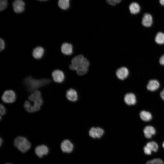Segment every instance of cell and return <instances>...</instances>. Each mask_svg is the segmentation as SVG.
Segmentation results:
<instances>
[{"instance_id": "1", "label": "cell", "mask_w": 164, "mask_h": 164, "mask_svg": "<svg viewBox=\"0 0 164 164\" xmlns=\"http://www.w3.org/2000/svg\"><path fill=\"white\" fill-rule=\"evenodd\" d=\"M89 66L87 59L83 55L79 54L72 59L69 67L70 70L75 71L78 75L82 76L87 73Z\"/></svg>"}, {"instance_id": "2", "label": "cell", "mask_w": 164, "mask_h": 164, "mask_svg": "<svg viewBox=\"0 0 164 164\" xmlns=\"http://www.w3.org/2000/svg\"><path fill=\"white\" fill-rule=\"evenodd\" d=\"M51 82L50 79H35L32 77L29 76L25 78L24 80V84L28 91L33 92L37 89L45 86Z\"/></svg>"}, {"instance_id": "3", "label": "cell", "mask_w": 164, "mask_h": 164, "mask_svg": "<svg viewBox=\"0 0 164 164\" xmlns=\"http://www.w3.org/2000/svg\"><path fill=\"white\" fill-rule=\"evenodd\" d=\"M14 144L15 147L23 153L26 152L31 146V143L26 138L22 136L16 137L14 140Z\"/></svg>"}, {"instance_id": "4", "label": "cell", "mask_w": 164, "mask_h": 164, "mask_svg": "<svg viewBox=\"0 0 164 164\" xmlns=\"http://www.w3.org/2000/svg\"><path fill=\"white\" fill-rule=\"evenodd\" d=\"M16 99V95L15 92L11 90L5 91L2 97V101L6 103H12Z\"/></svg>"}, {"instance_id": "5", "label": "cell", "mask_w": 164, "mask_h": 164, "mask_svg": "<svg viewBox=\"0 0 164 164\" xmlns=\"http://www.w3.org/2000/svg\"><path fill=\"white\" fill-rule=\"evenodd\" d=\"M12 5L13 11L16 13H22L25 10V4L22 0H14Z\"/></svg>"}, {"instance_id": "6", "label": "cell", "mask_w": 164, "mask_h": 164, "mask_svg": "<svg viewBox=\"0 0 164 164\" xmlns=\"http://www.w3.org/2000/svg\"><path fill=\"white\" fill-rule=\"evenodd\" d=\"M52 76L53 80L57 83H61L65 79L63 72L60 70H56L53 71Z\"/></svg>"}, {"instance_id": "7", "label": "cell", "mask_w": 164, "mask_h": 164, "mask_svg": "<svg viewBox=\"0 0 164 164\" xmlns=\"http://www.w3.org/2000/svg\"><path fill=\"white\" fill-rule=\"evenodd\" d=\"M104 133V131L102 128L99 127H92L89 132L90 136L93 138H100Z\"/></svg>"}, {"instance_id": "8", "label": "cell", "mask_w": 164, "mask_h": 164, "mask_svg": "<svg viewBox=\"0 0 164 164\" xmlns=\"http://www.w3.org/2000/svg\"><path fill=\"white\" fill-rule=\"evenodd\" d=\"M60 147L63 152L70 153L72 151L73 146V144L69 140L65 139L61 142Z\"/></svg>"}, {"instance_id": "9", "label": "cell", "mask_w": 164, "mask_h": 164, "mask_svg": "<svg viewBox=\"0 0 164 164\" xmlns=\"http://www.w3.org/2000/svg\"><path fill=\"white\" fill-rule=\"evenodd\" d=\"M35 153L39 158H41L44 155H47L49 151V149L45 145H39L35 148Z\"/></svg>"}, {"instance_id": "10", "label": "cell", "mask_w": 164, "mask_h": 164, "mask_svg": "<svg viewBox=\"0 0 164 164\" xmlns=\"http://www.w3.org/2000/svg\"><path fill=\"white\" fill-rule=\"evenodd\" d=\"M129 70L126 67H122L118 68L116 72L117 77L121 80L125 79L129 75Z\"/></svg>"}, {"instance_id": "11", "label": "cell", "mask_w": 164, "mask_h": 164, "mask_svg": "<svg viewBox=\"0 0 164 164\" xmlns=\"http://www.w3.org/2000/svg\"><path fill=\"white\" fill-rule=\"evenodd\" d=\"M61 50L62 53L65 55H71L73 53V45L68 43H64L61 45Z\"/></svg>"}, {"instance_id": "12", "label": "cell", "mask_w": 164, "mask_h": 164, "mask_svg": "<svg viewBox=\"0 0 164 164\" xmlns=\"http://www.w3.org/2000/svg\"><path fill=\"white\" fill-rule=\"evenodd\" d=\"M153 17L152 15L148 13H145L142 19V25L146 27H150L153 23Z\"/></svg>"}, {"instance_id": "13", "label": "cell", "mask_w": 164, "mask_h": 164, "mask_svg": "<svg viewBox=\"0 0 164 164\" xmlns=\"http://www.w3.org/2000/svg\"><path fill=\"white\" fill-rule=\"evenodd\" d=\"M125 103L128 105H133L136 102L135 95L132 93H128L126 94L124 97Z\"/></svg>"}, {"instance_id": "14", "label": "cell", "mask_w": 164, "mask_h": 164, "mask_svg": "<svg viewBox=\"0 0 164 164\" xmlns=\"http://www.w3.org/2000/svg\"><path fill=\"white\" fill-rule=\"evenodd\" d=\"M129 9L131 14L136 15L138 14L140 12L141 7L138 3L134 2H132L129 5Z\"/></svg>"}, {"instance_id": "15", "label": "cell", "mask_w": 164, "mask_h": 164, "mask_svg": "<svg viewBox=\"0 0 164 164\" xmlns=\"http://www.w3.org/2000/svg\"><path fill=\"white\" fill-rule=\"evenodd\" d=\"M66 97L70 101H76L78 99V95L76 91L72 88L68 90L66 93Z\"/></svg>"}, {"instance_id": "16", "label": "cell", "mask_w": 164, "mask_h": 164, "mask_svg": "<svg viewBox=\"0 0 164 164\" xmlns=\"http://www.w3.org/2000/svg\"><path fill=\"white\" fill-rule=\"evenodd\" d=\"M143 132L145 138H150L152 135L155 134L156 130L153 126L147 125L144 128Z\"/></svg>"}, {"instance_id": "17", "label": "cell", "mask_w": 164, "mask_h": 164, "mask_svg": "<svg viewBox=\"0 0 164 164\" xmlns=\"http://www.w3.org/2000/svg\"><path fill=\"white\" fill-rule=\"evenodd\" d=\"M159 86V83L158 80L152 79L149 81L147 85V88L149 91H153L157 90Z\"/></svg>"}, {"instance_id": "18", "label": "cell", "mask_w": 164, "mask_h": 164, "mask_svg": "<svg viewBox=\"0 0 164 164\" xmlns=\"http://www.w3.org/2000/svg\"><path fill=\"white\" fill-rule=\"evenodd\" d=\"M44 53V50L42 47L37 46L33 49L32 55L35 59H39L43 56Z\"/></svg>"}, {"instance_id": "19", "label": "cell", "mask_w": 164, "mask_h": 164, "mask_svg": "<svg viewBox=\"0 0 164 164\" xmlns=\"http://www.w3.org/2000/svg\"><path fill=\"white\" fill-rule=\"evenodd\" d=\"M140 116L141 119L145 121H148L152 119L151 114L149 112L142 111L140 113Z\"/></svg>"}, {"instance_id": "20", "label": "cell", "mask_w": 164, "mask_h": 164, "mask_svg": "<svg viewBox=\"0 0 164 164\" xmlns=\"http://www.w3.org/2000/svg\"><path fill=\"white\" fill-rule=\"evenodd\" d=\"M42 97L41 92L38 90H36L33 92L28 97L29 99L31 101H35Z\"/></svg>"}, {"instance_id": "21", "label": "cell", "mask_w": 164, "mask_h": 164, "mask_svg": "<svg viewBox=\"0 0 164 164\" xmlns=\"http://www.w3.org/2000/svg\"><path fill=\"white\" fill-rule=\"evenodd\" d=\"M70 0H58V5L62 9L66 10L70 7Z\"/></svg>"}, {"instance_id": "22", "label": "cell", "mask_w": 164, "mask_h": 164, "mask_svg": "<svg viewBox=\"0 0 164 164\" xmlns=\"http://www.w3.org/2000/svg\"><path fill=\"white\" fill-rule=\"evenodd\" d=\"M155 41L156 43L158 44H164V33L161 32H158L155 36Z\"/></svg>"}, {"instance_id": "23", "label": "cell", "mask_w": 164, "mask_h": 164, "mask_svg": "<svg viewBox=\"0 0 164 164\" xmlns=\"http://www.w3.org/2000/svg\"><path fill=\"white\" fill-rule=\"evenodd\" d=\"M146 146L152 152H156L158 149V146L157 144L155 142L151 141L148 142Z\"/></svg>"}, {"instance_id": "24", "label": "cell", "mask_w": 164, "mask_h": 164, "mask_svg": "<svg viewBox=\"0 0 164 164\" xmlns=\"http://www.w3.org/2000/svg\"><path fill=\"white\" fill-rule=\"evenodd\" d=\"M24 106V108L27 112L29 113H32L34 112L33 105H32L28 101H25Z\"/></svg>"}, {"instance_id": "25", "label": "cell", "mask_w": 164, "mask_h": 164, "mask_svg": "<svg viewBox=\"0 0 164 164\" xmlns=\"http://www.w3.org/2000/svg\"><path fill=\"white\" fill-rule=\"evenodd\" d=\"M146 164H164V163L160 159H155L148 161Z\"/></svg>"}, {"instance_id": "26", "label": "cell", "mask_w": 164, "mask_h": 164, "mask_svg": "<svg viewBox=\"0 0 164 164\" xmlns=\"http://www.w3.org/2000/svg\"><path fill=\"white\" fill-rule=\"evenodd\" d=\"M8 6V0H0V10L2 11Z\"/></svg>"}, {"instance_id": "27", "label": "cell", "mask_w": 164, "mask_h": 164, "mask_svg": "<svg viewBox=\"0 0 164 164\" xmlns=\"http://www.w3.org/2000/svg\"><path fill=\"white\" fill-rule=\"evenodd\" d=\"M122 0H106L107 2L109 5L114 6L117 4L119 3Z\"/></svg>"}, {"instance_id": "28", "label": "cell", "mask_w": 164, "mask_h": 164, "mask_svg": "<svg viewBox=\"0 0 164 164\" xmlns=\"http://www.w3.org/2000/svg\"><path fill=\"white\" fill-rule=\"evenodd\" d=\"M0 112L1 115H3L6 113V110L4 106L1 104L0 106Z\"/></svg>"}, {"instance_id": "29", "label": "cell", "mask_w": 164, "mask_h": 164, "mask_svg": "<svg viewBox=\"0 0 164 164\" xmlns=\"http://www.w3.org/2000/svg\"><path fill=\"white\" fill-rule=\"evenodd\" d=\"M5 43L3 39L1 38L0 40V50H3L5 48Z\"/></svg>"}, {"instance_id": "30", "label": "cell", "mask_w": 164, "mask_h": 164, "mask_svg": "<svg viewBox=\"0 0 164 164\" xmlns=\"http://www.w3.org/2000/svg\"><path fill=\"white\" fill-rule=\"evenodd\" d=\"M145 153L147 155H150L152 153V151L145 145L143 148Z\"/></svg>"}, {"instance_id": "31", "label": "cell", "mask_w": 164, "mask_h": 164, "mask_svg": "<svg viewBox=\"0 0 164 164\" xmlns=\"http://www.w3.org/2000/svg\"><path fill=\"white\" fill-rule=\"evenodd\" d=\"M159 62L161 65H164V55H162L160 58Z\"/></svg>"}, {"instance_id": "32", "label": "cell", "mask_w": 164, "mask_h": 164, "mask_svg": "<svg viewBox=\"0 0 164 164\" xmlns=\"http://www.w3.org/2000/svg\"><path fill=\"white\" fill-rule=\"evenodd\" d=\"M160 96L162 99L164 101V89L160 92Z\"/></svg>"}, {"instance_id": "33", "label": "cell", "mask_w": 164, "mask_h": 164, "mask_svg": "<svg viewBox=\"0 0 164 164\" xmlns=\"http://www.w3.org/2000/svg\"><path fill=\"white\" fill-rule=\"evenodd\" d=\"M159 2L161 5L164 7V0H159Z\"/></svg>"}, {"instance_id": "34", "label": "cell", "mask_w": 164, "mask_h": 164, "mask_svg": "<svg viewBox=\"0 0 164 164\" xmlns=\"http://www.w3.org/2000/svg\"><path fill=\"white\" fill-rule=\"evenodd\" d=\"M3 142V140L1 138L0 139V145L1 146Z\"/></svg>"}, {"instance_id": "35", "label": "cell", "mask_w": 164, "mask_h": 164, "mask_svg": "<svg viewBox=\"0 0 164 164\" xmlns=\"http://www.w3.org/2000/svg\"><path fill=\"white\" fill-rule=\"evenodd\" d=\"M36 0L39 1L44 2V1H48L49 0Z\"/></svg>"}, {"instance_id": "36", "label": "cell", "mask_w": 164, "mask_h": 164, "mask_svg": "<svg viewBox=\"0 0 164 164\" xmlns=\"http://www.w3.org/2000/svg\"><path fill=\"white\" fill-rule=\"evenodd\" d=\"M162 145L163 147V148H164V142H163V143H162Z\"/></svg>"}, {"instance_id": "37", "label": "cell", "mask_w": 164, "mask_h": 164, "mask_svg": "<svg viewBox=\"0 0 164 164\" xmlns=\"http://www.w3.org/2000/svg\"><path fill=\"white\" fill-rule=\"evenodd\" d=\"M5 164H12L9 163H6Z\"/></svg>"}]
</instances>
